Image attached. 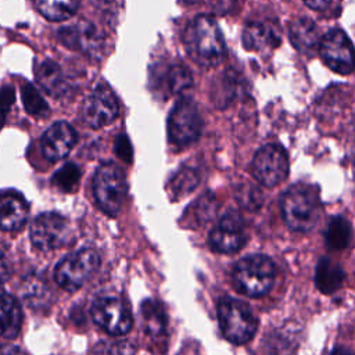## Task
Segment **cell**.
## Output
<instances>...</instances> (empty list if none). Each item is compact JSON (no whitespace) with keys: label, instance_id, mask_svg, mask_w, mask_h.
I'll list each match as a JSON object with an SVG mask.
<instances>
[{"label":"cell","instance_id":"6da1fadb","mask_svg":"<svg viewBox=\"0 0 355 355\" xmlns=\"http://www.w3.org/2000/svg\"><path fill=\"white\" fill-rule=\"evenodd\" d=\"M183 44L201 67H215L225 57V40L214 18L198 15L189 22L183 32Z\"/></svg>","mask_w":355,"mask_h":355},{"label":"cell","instance_id":"7a4b0ae2","mask_svg":"<svg viewBox=\"0 0 355 355\" xmlns=\"http://www.w3.org/2000/svg\"><path fill=\"white\" fill-rule=\"evenodd\" d=\"M282 214L291 230H312L320 218L318 190L302 183L291 186L282 197Z\"/></svg>","mask_w":355,"mask_h":355},{"label":"cell","instance_id":"3957f363","mask_svg":"<svg viewBox=\"0 0 355 355\" xmlns=\"http://www.w3.org/2000/svg\"><path fill=\"white\" fill-rule=\"evenodd\" d=\"M232 277L236 290L243 295L262 297L273 286L276 266L269 257L254 254L236 263Z\"/></svg>","mask_w":355,"mask_h":355},{"label":"cell","instance_id":"277c9868","mask_svg":"<svg viewBox=\"0 0 355 355\" xmlns=\"http://www.w3.org/2000/svg\"><path fill=\"white\" fill-rule=\"evenodd\" d=\"M218 320L223 337L236 345L252 340L258 322L251 308L243 301L223 297L218 302Z\"/></svg>","mask_w":355,"mask_h":355},{"label":"cell","instance_id":"5b68a950","mask_svg":"<svg viewBox=\"0 0 355 355\" xmlns=\"http://www.w3.org/2000/svg\"><path fill=\"white\" fill-rule=\"evenodd\" d=\"M93 191L100 208L115 216L121 211L128 191L122 169L112 162L101 164L94 173Z\"/></svg>","mask_w":355,"mask_h":355},{"label":"cell","instance_id":"8992f818","mask_svg":"<svg viewBox=\"0 0 355 355\" xmlns=\"http://www.w3.org/2000/svg\"><path fill=\"white\" fill-rule=\"evenodd\" d=\"M98 266V254L92 248H83L62 258L55 266L54 277L60 287L75 291L92 277Z\"/></svg>","mask_w":355,"mask_h":355},{"label":"cell","instance_id":"52a82bcc","mask_svg":"<svg viewBox=\"0 0 355 355\" xmlns=\"http://www.w3.org/2000/svg\"><path fill=\"white\" fill-rule=\"evenodd\" d=\"M251 172L265 187H275L288 175V157L279 144H265L252 159Z\"/></svg>","mask_w":355,"mask_h":355},{"label":"cell","instance_id":"ba28073f","mask_svg":"<svg viewBox=\"0 0 355 355\" xmlns=\"http://www.w3.org/2000/svg\"><path fill=\"white\" fill-rule=\"evenodd\" d=\"M322 61L334 72L347 75L355 69V49L341 29L329 31L319 42Z\"/></svg>","mask_w":355,"mask_h":355},{"label":"cell","instance_id":"9c48e42d","mask_svg":"<svg viewBox=\"0 0 355 355\" xmlns=\"http://www.w3.org/2000/svg\"><path fill=\"white\" fill-rule=\"evenodd\" d=\"M202 119L197 107L187 98L180 100L171 111L168 119V135L172 143L187 146L198 139Z\"/></svg>","mask_w":355,"mask_h":355},{"label":"cell","instance_id":"30bf717a","mask_svg":"<svg viewBox=\"0 0 355 355\" xmlns=\"http://www.w3.org/2000/svg\"><path fill=\"white\" fill-rule=\"evenodd\" d=\"M247 240L245 223L236 211L226 212L209 233V245L219 254H234L240 251Z\"/></svg>","mask_w":355,"mask_h":355},{"label":"cell","instance_id":"8fae6325","mask_svg":"<svg viewBox=\"0 0 355 355\" xmlns=\"http://www.w3.org/2000/svg\"><path fill=\"white\" fill-rule=\"evenodd\" d=\"M93 320L112 336L126 334L132 329V315L125 302L116 297H100L92 305Z\"/></svg>","mask_w":355,"mask_h":355},{"label":"cell","instance_id":"7c38bea8","mask_svg":"<svg viewBox=\"0 0 355 355\" xmlns=\"http://www.w3.org/2000/svg\"><path fill=\"white\" fill-rule=\"evenodd\" d=\"M69 236V226L65 218L55 212H44L35 218L31 226V240L42 251H51L62 247Z\"/></svg>","mask_w":355,"mask_h":355},{"label":"cell","instance_id":"4fadbf2b","mask_svg":"<svg viewBox=\"0 0 355 355\" xmlns=\"http://www.w3.org/2000/svg\"><path fill=\"white\" fill-rule=\"evenodd\" d=\"M118 111V100L112 90L107 85L98 83L85 100L82 116L90 128L98 129L110 125L116 118Z\"/></svg>","mask_w":355,"mask_h":355},{"label":"cell","instance_id":"5bb4252c","mask_svg":"<svg viewBox=\"0 0 355 355\" xmlns=\"http://www.w3.org/2000/svg\"><path fill=\"white\" fill-rule=\"evenodd\" d=\"M76 143V132L64 122L53 123L42 137V151L47 161L57 162L65 158Z\"/></svg>","mask_w":355,"mask_h":355},{"label":"cell","instance_id":"9a60e30c","mask_svg":"<svg viewBox=\"0 0 355 355\" xmlns=\"http://www.w3.org/2000/svg\"><path fill=\"white\" fill-rule=\"evenodd\" d=\"M57 35L65 46L73 50H80L86 54L98 51L103 43L98 29L87 21H79L73 25L62 26Z\"/></svg>","mask_w":355,"mask_h":355},{"label":"cell","instance_id":"2e32d148","mask_svg":"<svg viewBox=\"0 0 355 355\" xmlns=\"http://www.w3.org/2000/svg\"><path fill=\"white\" fill-rule=\"evenodd\" d=\"M28 204L17 193L0 194V229L6 232L19 230L28 219Z\"/></svg>","mask_w":355,"mask_h":355},{"label":"cell","instance_id":"e0dca14e","mask_svg":"<svg viewBox=\"0 0 355 355\" xmlns=\"http://www.w3.org/2000/svg\"><path fill=\"white\" fill-rule=\"evenodd\" d=\"M37 83L53 97H61L68 90L67 79L61 68L51 60H43L35 68Z\"/></svg>","mask_w":355,"mask_h":355},{"label":"cell","instance_id":"ac0fdd59","mask_svg":"<svg viewBox=\"0 0 355 355\" xmlns=\"http://www.w3.org/2000/svg\"><path fill=\"white\" fill-rule=\"evenodd\" d=\"M279 33L272 25L259 21L247 24L243 31V44L251 51L275 47L279 44Z\"/></svg>","mask_w":355,"mask_h":355},{"label":"cell","instance_id":"d6986e66","mask_svg":"<svg viewBox=\"0 0 355 355\" xmlns=\"http://www.w3.org/2000/svg\"><path fill=\"white\" fill-rule=\"evenodd\" d=\"M21 324L22 311L18 301L8 294H0V337L6 340L15 338Z\"/></svg>","mask_w":355,"mask_h":355},{"label":"cell","instance_id":"ffe728a7","mask_svg":"<svg viewBox=\"0 0 355 355\" xmlns=\"http://www.w3.org/2000/svg\"><path fill=\"white\" fill-rule=\"evenodd\" d=\"M288 37L291 44L301 53H311L319 46L318 26L309 18H297L290 24Z\"/></svg>","mask_w":355,"mask_h":355},{"label":"cell","instance_id":"44dd1931","mask_svg":"<svg viewBox=\"0 0 355 355\" xmlns=\"http://www.w3.org/2000/svg\"><path fill=\"white\" fill-rule=\"evenodd\" d=\"M344 277L345 273L340 263L327 257L319 259L315 270V283L322 293L331 294L337 291L341 287Z\"/></svg>","mask_w":355,"mask_h":355},{"label":"cell","instance_id":"7402d4cb","mask_svg":"<svg viewBox=\"0 0 355 355\" xmlns=\"http://www.w3.org/2000/svg\"><path fill=\"white\" fill-rule=\"evenodd\" d=\"M21 295L31 308H44L51 301V291L46 282L36 275L28 276L21 287Z\"/></svg>","mask_w":355,"mask_h":355},{"label":"cell","instance_id":"603a6c76","mask_svg":"<svg viewBox=\"0 0 355 355\" xmlns=\"http://www.w3.org/2000/svg\"><path fill=\"white\" fill-rule=\"evenodd\" d=\"M80 0H33L37 11L49 21H64L71 18Z\"/></svg>","mask_w":355,"mask_h":355},{"label":"cell","instance_id":"cb8c5ba5","mask_svg":"<svg viewBox=\"0 0 355 355\" xmlns=\"http://www.w3.org/2000/svg\"><path fill=\"white\" fill-rule=\"evenodd\" d=\"M324 240H326V245L333 251L345 248L351 240L349 222L344 216L331 218L326 227Z\"/></svg>","mask_w":355,"mask_h":355},{"label":"cell","instance_id":"d4e9b609","mask_svg":"<svg viewBox=\"0 0 355 355\" xmlns=\"http://www.w3.org/2000/svg\"><path fill=\"white\" fill-rule=\"evenodd\" d=\"M140 309L144 330L151 336L161 334L166 324V316L162 305L154 300H146Z\"/></svg>","mask_w":355,"mask_h":355},{"label":"cell","instance_id":"484cf974","mask_svg":"<svg viewBox=\"0 0 355 355\" xmlns=\"http://www.w3.org/2000/svg\"><path fill=\"white\" fill-rule=\"evenodd\" d=\"M21 96H22L24 107L29 115L42 118L49 114L47 103L42 97V94L37 92V89H35L31 83H26V82L24 83L21 89Z\"/></svg>","mask_w":355,"mask_h":355},{"label":"cell","instance_id":"4316f807","mask_svg":"<svg viewBox=\"0 0 355 355\" xmlns=\"http://www.w3.org/2000/svg\"><path fill=\"white\" fill-rule=\"evenodd\" d=\"M80 171L73 162L62 165L53 176V183L62 191H73L79 184Z\"/></svg>","mask_w":355,"mask_h":355},{"label":"cell","instance_id":"83f0119b","mask_svg":"<svg viewBox=\"0 0 355 355\" xmlns=\"http://www.w3.org/2000/svg\"><path fill=\"white\" fill-rule=\"evenodd\" d=\"M168 85L172 93L183 94L193 85V78L190 71L184 65H173L168 72Z\"/></svg>","mask_w":355,"mask_h":355},{"label":"cell","instance_id":"f1b7e54d","mask_svg":"<svg viewBox=\"0 0 355 355\" xmlns=\"http://www.w3.org/2000/svg\"><path fill=\"white\" fill-rule=\"evenodd\" d=\"M115 151L119 158H122L126 162L132 161V146L129 139L125 135H119L115 141Z\"/></svg>","mask_w":355,"mask_h":355},{"label":"cell","instance_id":"f546056e","mask_svg":"<svg viewBox=\"0 0 355 355\" xmlns=\"http://www.w3.org/2000/svg\"><path fill=\"white\" fill-rule=\"evenodd\" d=\"M14 103V89L11 86H4L0 89V119L8 112Z\"/></svg>","mask_w":355,"mask_h":355},{"label":"cell","instance_id":"4dcf8cb0","mask_svg":"<svg viewBox=\"0 0 355 355\" xmlns=\"http://www.w3.org/2000/svg\"><path fill=\"white\" fill-rule=\"evenodd\" d=\"M10 273H11V263L7 255L4 254V251L0 250V284L8 279Z\"/></svg>","mask_w":355,"mask_h":355},{"label":"cell","instance_id":"1f68e13d","mask_svg":"<svg viewBox=\"0 0 355 355\" xmlns=\"http://www.w3.org/2000/svg\"><path fill=\"white\" fill-rule=\"evenodd\" d=\"M309 8L315 10V11H323L329 7L331 0H302Z\"/></svg>","mask_w":355,"mask_h":355}]
</instances>
